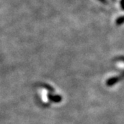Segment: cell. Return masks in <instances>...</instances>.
Segmentation results:
<instances>
[{"mask_svg":"<svg viewBox=\"0 0 124 124\" xmlns=\"http://www.w3.org/2000/svg\"><path fill=\"white\" fill-rule=\"evenodd\" d=\"M48 98L50 101L54 102H60L62 100V97L59 95H48Z\"/></svg>","mask_w":124,"mask_h":124,"instance_id":"obj_1","label":"cell"},{"mask_svg":"<svg viewBox=\"0 0 124 124\" xmlns=\"http://www.w3.org/2000/svg\"><path fill=\"white\" fill-rule=\"evenodd\" d=\"M123 16H121L120 18H118L117 20V25H121L122 23H123Z\"/></svg>","mask_w":124,"mask_h":124,"instance_id":"obj_3","label":"cell"},{"mask_svg":"<svg viewBox=\"0 0 124 124\" xmlns=\"http://www.w3.org/2000/svg\"><path fill=\"white\" fill-rule=\"evenodd\" d=\"M100 1L102 2H105V0H100Z\"/></svg>","mask_w":124,"mask_h":124,"instance_id":"obj_4","label":"cell"},{"mask_svg":"<svg viewBox=\"0 0 124 124\" xmlns=\"http://www.w3.org/2000/svg\"><path fill=\"white\" fill-rule=\"evenodd\" d=\"M118 81H119V78H117V77H112V78L108 79V80L107 81V82H106V84H107L108 86H112V85L116 84Z\"/></svg>","mask_w":124,"mask_h":124,"instance_id":"obj_2","label":"cell"}]
</instances>
